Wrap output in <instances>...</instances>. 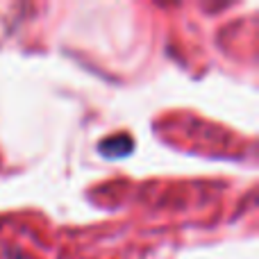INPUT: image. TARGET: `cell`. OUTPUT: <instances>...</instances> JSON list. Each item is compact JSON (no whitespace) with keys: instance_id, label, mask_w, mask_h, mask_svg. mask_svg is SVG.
Instances as JSON below:
<instances>
[{"instance_id":"6da1fadb","label":"cell","mask_w":259,"mask_h":259,"mask_svg":"<svg viewBox=\"0 0 259 259\" xmlns=\"http://www.w3.org/2000/svg\"><path fill=\"white\" fill-rule=\"evenodd\" d=\"M134 148V141L130 139V134L121 132V134H114V137H107L98 143V150L103 157L107 159H121V157H127Z\"/></svg>"}]
</instances>
